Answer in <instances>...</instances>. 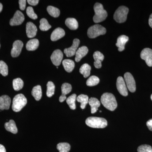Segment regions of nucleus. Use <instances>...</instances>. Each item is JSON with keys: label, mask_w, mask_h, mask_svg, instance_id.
Here are the masks:
<instances>
[{"label": "nucleus", "mask_w": 152, "mask_h": 152, "mask_svg": "<svg viewBox=\"0 0 152 152\" xmlns=\"http://www.w3.org/2000/svg\"><path fill=\"white\" fill-rule=\"evenodd\" d=\"M25 20L23 14L20 11H17L15 13L13 18L10 21V25L11 26H19Z\"/></svg>", "instance_id": "9b49d317"}, {"label": "nucleus", "mask_w": 152, "mask_h": 152, "mask_svg": "<svg viewBox=\"0 0 152 152\" xmlns=\"http://www.w3.org/2000/svg\"><path fill=\"white\" fill-rule=\"evenodd\" d=\"M93 57L95 61L94 65L95 67L97 69L102 67V62L103 61L104 58L103 54L99 51H96L94 53Z\"/></svg>", "instance_id": "f3484780"}, {"label": "nucleus", "mask_w": 152, "mask_h": 152, "mask_svg": "<svg viewBox=\"0 0 152 152\" xmlns=\"http://www.w3.org/2000/svg\"><path fill=\"white\" fill-rule=\"evenodd\" d=\"M56 68H57V69H58V66H56Z\"/></svg>", "instance_id": "49530a36"}, {"label": "nucleus", "mask_w": 152, "mask_h": 152, "mask_svg": "<svg viewBox=\"0 0 152 152\" xmlns=\"http://www.w3.org/2000/svg\"><path fill=\"white\" fill-rule=\"evenodd\" d=\"M28 3L32 6H36L39 2V0H28Z\"/></svg>", "instance_id": "ea45409f"}, {"label": "nucleus", "mask_w": 152, "mask_h": 152, "mask_svg": "<svg viewBox=\"0 0 152 152\" xmlns=\"http://www.w3.org/2000/svg\"><path fill=\"white\" fill-rule=\"evenodd\" d=\"M77 95L75 94L71 95L66 99V102L70 108L72 110L76 109L75 101L77 99Z\"/></svg>", "instance_id": "c85d7f7f"}, {"label": "nucleus", "mask_w": 152, "mask_h": 152, "mask_svg": "<svg viewBox=\"0 0 152 152\" xmlns=\"http://www.w3.org/2000/svg\"><path fill=\"white\" fill-rule=\"evenodd\" d=\"M5 128L7 131L11 132L13 134H16L18 133V129H17L15 123L13 120H10L8 122L5 123Z\"/></svg>", "instance_id": "4be33fe9"}, {"label": "nucleus", "mask_w": 152, "mask_h": 152, "mask_svg": "<svg viewBox=\"0 0 152 152\" xmlns=\"http://www.w3.org/2000/svg\"><path fill=\"white\" fill-rule=\"evenodd\" d=\"M23 86V81L20 78L14 79L13 81V87L15 91H19L22 89Z\"/></svg>", "instance_id": "c756f323"}, {"label": "nucleus", "mask_w": 152, "mask_h": 152, "mask_svg": "<svg viewBox=\"0 0 152 152\" xmlns=\"http://www.w3.org/2000/svg\"><path fill=\"white\" fill-rule=\"evenodd\" d=\"M50 58L52 63L54 65L57 66H59L63 59V53L61 50H56L53 52Z\"/></svg>", "instance_id": "ddd939ff"}, {"label": "nucleus", "mask_w": 152, "mask_h": 152, "mask_svg": "<svg viewBox=\"0 0 152 152\" xmlns=\"http://www.w3.org/2000/svg\"><path fill=\"white\" fill-rule=\"evenodd\" d=\"M26 13L28 16L33 20H36V19H37V15L35 13L34 9L32 7H28L26 10Z\"/></svg>", "instance_id": "4c0bfd02"}, {"label": "nucleus", "mask_w": 152, "mask_h": 152, "mask_svg": "<svg viewBox=\"0 0 152 152\" xmlns=\"http://www.w3.org/2000/svg\"><path fill=\"white\" fill-rule=\"evenodd\" d=\"M88 103L91 107V113L92 114L96 113L98 110V108L100 106V102L96 98L92 97L90 98L88 101Z\"/></svg>", "instance_id": "412c9836"}, {"label": "nucleus", "mask_w": 152, "mask_h": 152, "mask_svg": "<svg viewBox=\"0 0 152 152\" xmlns=\"http://www.w3.org/2000/svg\"><path fill=\"white\" fill-rule=\"evenodd\" d=\"M63 66L65 70L68 72H71L74 69L75 64L72 60L65 59L63 61Z\"/></svg>", "instance_id": "393cba45"}, {"label": "nucleus", "mask_w": 152, "mask_h": 152, "mask_svg": "<svg viewBox=\"0 0 152 152\" xmlns=\"http://www.w3.org/2000/svg\"><path fill=\"white\" fill-rule=\"evenodd\" d=\"M99 78L95 76H92L90 77L86 82V84L88 86H96L99 83Z\"/></svg>", "instance_id": "72a5a7b5"}, {"label": "nucleus", "mask_w": 152, "mask_h": 152, "mask_svg": "<svg viewBox=\"0 0 152 152\" xmlns=\"http://www.w3.org/2000/svg\"><path fill=\"white\" fill-rule=\"evenodd\" d=\"M39 28L42 31H47L51 28L48 21L45 18H42L40 21Z\"/></svg>", "instance_id": "f704fd0d"}, {"label": "nucleus", "mask_w": 152, "mask_h": 152, "mask_svg": "<svg viewBox=\"0 0 152 152\" xmlns=\"http://www.w3.org/2000/svg\"><path fill=\"white\" fill-rule=\"evenodd\" d=\"M23 44L21 41L17 40L13 44V48L11 50V56L13 58L18 56L21 52Z\"/></svg>", "instance_id": "f8f14e48"}, {"label": "nucleus", "mask_w": 152, "mask_h": 152, "mask_svg": "<svg viewBox=\"0 0 152 152\" xmlns=\"http://www.w3.org/2000/svg\"><path fill=\"white\" fill-rule=\"evenodd\" d=\"M26 31L27 36L29 38H34L35 37L37 31V28L32 22H28L26 26Z\"/></svg>", "instance_id": "4468645a"}, {"label": "nucleus", "mask_w": 152, "mask_h": 152, "mask_svg": "<svg viewBox=\"0 0 152 152\" xmlns=\"http://www.w3.org/2000/svg\"><path fill=\"white\" fill-rule=\"evenodd\" d=\"M57 148L59 152H69L70 150L71 146L68 143H60L57 145Z\"/></svg>", "instance_id": "7c9ffc66"}, {"label": "nucleus", "mask_w": 152, "mask_h": 152, "mask_svg": "<svg viewBox=\"0 0 152 152\" xmlns=\"http://www.w3.org/2000/svg\"><path fill=\"white\" fill-rule=\"evenodd\" d=\"M151 152H152V151H151Z\"/></svg>", "instance_id": "09e8293b"}, {"label": "nucleus", "mask_w": 152, "mask_h": 152, "mask_svg": "<svg viewBox=\"0 0 152 152\" xmlns=\"http://www.w3.org/2000/svg\"><path fill=\"white\" fill-rule=\"evenodd\" d=\"M26 98L23 94H19L15 96L13 100L12 109L14 112H19L26 105Z\"/></svg>", "instance_id": "20e7f679"}, {"label": "nucleus", "mask_w": 152, "mask_h": 152, "mask_svg": "<svg viewBox=\"0 0 152 152\" xmlns=\"http://www.w3.org/2000/svg\"><path fill=\"white\" fill-rule=\"evenodd\" d=\"M151 99L152 101V94L151 95Z\"/></svg>", "instance_id": "a18cd8bd"}, {"label": "nucleus", "mask_w": 152, "mask_h": 152, "mask_svg": "<svg viewBox=\"0 0 152 152\" xmlns=\"http://www.w3.org/2000/svg\"><path fill=\"white\" fill-rule=\"evenodd\" d=\"M129 10L125 6H121L117 9L114 15V19L118 23H123L126 20Z\"/></svg>", "instance_id": "39448f33"}, {"label": "nucleus", "mask_w": 152, "mask_h": 152, "mask_svg": "<svg viewBox=\"0 0 152 152\" xmlns=\"http://www.w3.org/2000/svg\"><path fill=\"white\" fill-rule=\"evenodd\" d=\"M101 101L106 108L112 111L115 110L118 106L115 96L111 93H104L101 97Z\"/></svg>", "instance_id": "f257e3e1"}, {"label": "nucleus", "mask_w": 152, "mask_h": 152, "mask_svg": "<svg viewBox=\"0 0 152 152\" xmlns=\"http://www.w3.org/2000/svg\"><path fill=\"white\" fill-rule=\"evenodd\" d=\"M47 90L46 94L48 97H51L54 94L55 86L53 83L51 81L48 82L47 85Z\"/></svg>", "instance_id": "473e14b6"}, {"label": "nucleus", "mask_w": 152, "mask_h": 152, "mask_svg": "<svg viewBox=\"0 0 152 152\" xmlns=\"http://www.w3.org/2000/svg\"><path fill=\"white\" fill-rule=\"evenodd\" d=\"M124 79L128 89L131 92H134L136 90V83L132 74L129 72L126 73L124 75Z\"/></svg>", "instance_id": "0eeeda50"}, {"label": "nucleus", "mask_w": 152, "mask_h": 152, "mask_svg": "<svg viewBox=\"0 0 152 152\" xmlns=\"http://www.w3.org/2000/svg\"><path fill=\"white\" fill-rule=\"evenodd\" d=\"M77 101L81 103L80 107L82 109H84L86 105L88 103V96L87 95L81 94L77 97Z\"/></svg>", "instance_id": "bb28decb"}, {"label": "nucleus", "mask_w": 152, "mask_h": 152, "mask_svg": "<svg viewBox=\"0 0 152 152\" xmlns=\"http://www.w3.org/2000/svg\"><path fill=\"white\" fill-rule=\"evenodd\" d=\"M152 148L151 146L148 145H141L138 148V152H151Z\"/></svg>", "instance_id": "e433bc0d"}, {"label": "nucleus", "mask_w": 152, "mask_h": 152, "mask_svg": "<svg viewBox=\"0 0 152 152\" xmlns=\"http://www.w3.org/2000/svg\"><path fill=\"white\" fill-rule=\"evenodd\" d=\"M0 152H6L5 148L3 145L0 144Z\"/></svg>", "instance_id": "79ce46f5"}, {"label": "nucleus", "mask_w": 152, "mask_h": 152, "mask_svg": "<svg viewBox=\"0 0 152 152\" xmlns=\"http://www.w3.org/2000/svg\"><path fill=\"white\" fill-rule=\"evenodd\" d=\"M105 28L100 25H95L89 28L88 30V37L94 39L106 33Z\"/></svg>", "instance_id": "423d86ee"}, {"label": "nucleus", "mask_w": 152, "mask_h": 152, "mask_svg": "<svg viewBox=\"0 0 152 152\" xmlns=\"http://www.w3.org/2000/svg\"><path fill=\"white\" fill-rule=\"evenodd\" d=\"M91 70V66L87 64H83L80 69V73L83 75L85 78L88 77L90 76Z\"/></svg>", "instance_id": "cd10ccee"}, {"label": "nucleus", "mask_w": 152, "mask_h": 152, "mask_svg": "<svg viewBox=\"0 0 152 152\" xmlns=\"http://www.w3.org/2000/svg\"><path fill=\"white\" fill-rule=\"evenodd\" d=\"M95 15L93 20L95 23L103 21L107 17V13L104 10L103 6L100 3H96L94 6Z\"/></svg>", "instance_id": "7ed1b4c3"}, {"label": "nucleus", "mask_w": 152, "mask_h": 152, "mask_svg": "<svg viewBox=\"0 0 152 152\" xmlns=\"http://www.w3.org/2000/svg\"><path fill=\"white\" fill-rule=\"evenodd\" d=\"M72 90V86L68 83H65L62 85V95L59 97V101L61 102H63L66 99V95L70 93Z\"/></svg>", "instance_id": "2eb2a0df"}, {"label": "nucleus", "mask_w": 152, "mask_h": 152, "mask_svg": "<svg viewBox=\"0 0 152 152\" xmlns=\"http://www.w3.org/2000/svg\"><path fill=\"white\" fill-rule=\"evenodd\" d=\"M129 38L126 36L121 35L117 39L116 46L118 47L119 51L121 52L125 49V45L129 41Z\"/></svg>", "instance_id": "a211bd4d"}, {"label": "nucleus", "mask_w": 152, "mask_h": 152, "mask_svg": "<svg viewBox=\"0 0 152 152\" xmlns=\"http://www.w3.org/2000/svg\"><path fill=\"white\" fill-rule=\"evenodd\" d=\"M39 46V41L37 39H34L30 40L27 43L26 48L28 51L35 50Z\"/></svg>", "instance_id": "b1692460"}, {"label": "nucleus", "mask_w": 152, "mask_h": 152, "mask_svg": "<svg viewBox=\"0 0 152 152\" xmlns=\"http://www.w3.org/2000/svg\"><path fill=\"white\" fill-rule=\"evenodd\" d=\"M87 126L93 128L103 129L107 126V122L104 118L96 117H90L86 120Z\"/></svg>", "instance_id": "f03ea898"}, {"label": "nucleus", "mask_w": 152, "mask_h": 152, "mask_svg": "<svg viewBox=\"0 0 152 152\" xmlns=\"http://www.w3.org/2000/svg\"><path fill=\"white\" fill-rule=\"evenodd\" d=\"M26 0H20L19 1L20 8L21 10H24L25 9H26Z\"/></svg>", "instance_id": "58836bf2"}, {"label": "nucleus", "mask_w": 152, "mask_h": 152, "mask_svg": "<svg viewBox=\"0 0 152 152\" xmlns=\"http://www.w3.org/2000/svg\"><path fill=\"white\" fill-rule=\"evenodd\" d=\"M80 43V40L77 39H75L73 40L72 46L70 47L69 48H66L64 50V53L65 54L66 56L68 57H70L75 55L77 49L78 48Z\"/></svg>", "instance_id": "9d476101"}, {"label": "nucleus", "mask_w": 152, "mask_h": 152, "mask_svg": "<svg viewBox=\"0 0 152 152\" xmlns=\"http://www.w3.org/2000/svg\"><path fill=\"white\" fill-rule=\"evenodd\" d=\"M141 58L145 60L147 65L150 67L152 66V50L146 48L142 51L140 54Z\"/></svg>", "instance_id": "1a4fd4ad"}, {"label": "nucleus", "mask_w": 152, "mask_h": 152, "mask_svg": "<svg viewBox=\"0 0 152 152\" xmlns=\"http://www.w3.org/2000/svg\"><path fill=\"white\" fill-rule=\"evenodd\" d=\"M47 10L49 15L54 18H58L60 15L59 10L55 7L51 6H48L47 7Z\"/></svg>", "instance_id": "2f4dec72"}, {"label": "nucleus", "mask_w": 152, "mask_h": 152, "mask_svg": "<svg viewBox=\"0 0 152 152\" xmlns=\"http://www.w3.org/2000/svg\"><path fill=\"white\" fill-rule=\"evenodd\" d=\"M0 73L3 76L6 77L8 74V67L4 62L0 61Z\"/></svg>", "instance_id": "c9c22d12"}, {"label": "nucleus", "mask_w": 152, "mask_h": 152, "mask_svg": "<svg viewBox=\"0 0 152 152\" xmlns=\"http://www.w3.org/2000/svg\"><path fill=\"white\" fill-rule=\"evenodd\" d=\"M65 35L64 30L61 28H58L52 32L51 35V39L52 41L58 40L63 38Z\"/></svg>", "instance_id": "6ab92c4d"}, {"label": "nucleus", "mask_w": 152, "mask_h": 152, "mask_svg": "<svg viewBox=\"0 0 152 152\" xmlns=\"http://www.w3.org/2000/svg\"><path fill=\"white\" fill-rule=\"evenodd\" d=\"M149 25L151 28H152V14L150 15L149 19Z\"/></svg>", "instance_id": "37998d69"}, {"label": "nucleus", "mask_w": 152, "mask_h": 152, "mask_svg": "<svg viewBox=\"0 0 152 152\" xmlns=\"http://www.w3.org/2000/svg\"><path fill=\"white\" fill-rule=\"evenodd\" d=\"M0 48H1V45H0Z\"/></svg>", "instance_id": "de8ad7c7"}, {"label": "nucleus", "mask_w": 152, "mask_h": 152, "mask_svg": "<svg viewBox=\"0 0 152 152\" xmlns=\"http://www.w3.org/2000/svg\"><path fill=\"white\" fill-rule=\"evenodd\" d=\"M116 86L117 89L121 95L126 96L128 92L126 85L125 83L124 80L122 77H119L117 80Z\"/></svg>", "instance_id": "6e6552de"}, {"label": "nucleus", "mask_w": 152, "mask_h": 152, "mask_svg": "<svg viewBox=\"0 0 152 152\" xmlns=\"http://www.w3.org/2000/svg\"><path fill=\"white\" fill-rule=\"evenodd\" d=\"M3 10V5L1 3H0V13Z\"/></svg>", "instance_id": "c03bdc74"}, {"label": "nucleus", "mask_w": 152, "mask_h": 152, "mask_svg": "<svg viewBox=\"0 0 152 152\" xmlns=\"http://www.w3.org/2000/svg\"><path fill=\"white\" fill-rule=\"evenodd\" d=\"M88 49L86 46H83L79 48L75 54V61L77 62H78L82 58H83L88 54Z\"/></svg>", "instance_id": "aec40b11"}, {"label": "nucleus", "mask_w": 152, "mask_h": 152, "mask_svg": "<svg viewBox=\"0 0 152 152\" xmlns=\"http://www.w3.org/2000/svg\"><path fill=\"white\" fill-rule=\"evenodd\" d=\"M66 26L70 29L75 30L78 28V23L77 21L74 18H68L65 21Z\"/></svg>", "instance_id": "5701e85b"}, {"label": "nucleus", "mask_w": 152, "mask_h": 152, "mask_svg": "<svg viewBox=\"0 0 152 152\" xmlns=\"http://www.w3.org/2000/svg\"><path fill=\"white\" fill-rule=\"evenodd\" d=\"M31 94L36 101H39L42 97V88L40 86H36L33 88Z\"/></svg>", "instance_id": "a878e982"}, {"label": "nucleus", "mask_w": 152, "mask_h": 152, "mask_svg": "<svg viewBox=\"0 0 152 152\" xmlns=\"http://www.w3.org/2000/svg\"><path fill=\"white\" fill-rule=\"evenodd\" d=\"M146 125L149 129L152 131V119L148 121L146 123Z\"/></svg>", "instance_id": "a19ab883"}, {"label": "nucleus", "mask_w": 152, "mask_h": 152, "mask_svg": "<svg viewBox=\"0 0 152 152\" xmlns=\"http://www.w3.org/2000/svg\"><path fill=\"white\" fill-rule=\"evenodd\" d=\"M10 98L7 95H3L0 97V110H9L10 106Z\"/></svg>", "instance_id": "dca6fc26"}]
</instances>
